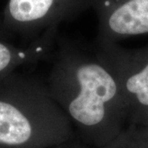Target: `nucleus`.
Here are the masks:
<instances>
[{
  "instance_id": "1",
  "label": "nucleus",
  "mask_w": 148,
  "mask_h": 148,
  "mask_svg": "<svg viewBox=\"0 0 148 148\" xmlns=\"http://www.w3.org/2000/svg\"><path fill=\"white\" fill-rule=\"evenodd\" d=\"M45 81L53 100L82 131L104 135L127 112L120 88L92 47L58 37Z\"/></svg>"
},
{
  "instance_id": "2",
  "label": "nucleus",
  "mask_w": 148,
  "mask_h": 148,
  "mask_svg": "<svg viewBox=\"0 0 148 148\" xmlns=\"http://www.w3.org/2000/svg\"><path fill=\"white\" fill-rule=\"evenodd\" d=\"M70 123L45 82L14 73L0 79V146L21 147L40 134H64Z\"/></svg>"
},
{
  "instance_id": "3",
  "label": "nucleus",
  "mask_w": 148,
  "mask_h": 148,
  "mask_svg": "<svg viewBox=\"0 0 148 148\" xmlns=\"http://www.w3.org/2000/svg\"><path fill=\"white\" fill-rule=\"evenodd\" d=\"M89 8V0H8L3 24L30 44Z\"/></svg>"
},
{
  "instance_id": "4",
  "label": "nucleus",
  "mask_w": 148,
  "mask_h": 148,
  "mask_svg": "<svg viewBox=\"0 0 148 148\" xmlns=\"http://www.w3.org/2000/svg\"><path fill=\"white\" fill-rule=\"evenodd\" d=\"M91 47L114 76L126 110L148 113V54L131 55L111 42L94 40Z\"/></svg>"
},
{
  "instance_id": "5",
  "label": "nucleus",
  "mask_w": 148,
  "mask_h": 148,
  "mask_svg": "<svg viewBox=\"0 0 148 148\" xmlns=\"http://www.w3.org/2000/svg\"><path fill=\"white\" fill-rule=\"evenodd\" d=\"M98 19L95 41L115 43L148 33V0H89Z\"/></svg>"
},
{
  "instance_id": "6",
  "label": "nucleus",
  "mask_w": 148,
  "mask_h": 148,
  "mask_svg": "<svg viewBox=\"0 0 148 148\" xmlns=\"http://www.w3.org/2000/svg\"><path fill=\"white\" fill-rule=\"evenodd\" d=\"M58 28L48 30L27 45L18 47L0 40V79L13 73L18 67L45 58L53 48Z\"/></svg>"
}]
</instances>
